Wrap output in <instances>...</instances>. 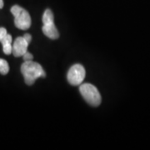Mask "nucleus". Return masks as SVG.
Wrapping results in <instances>:
<instances>
[{
    "label": "nucleus",
    "instance_id": "nucleus-1",
    "mask_svg": "<svg viewBox=\"0 0 150 150\" xmlns=\"http://www.w3.org/2000/svg\"><path fill=\"white\" fill-rule=\"evenodd\" d=\"M21 73L28 85H33L37 79L40 77L44 78L46 76L42 66L33 60L23 62V64L21 65Z\"/></svg>",
    "mask_w": 150,
    "mask_h": 150
},
{
    "label": "nucleus",
    "instance_id": "nucleus-2",
    "mask_svg": "<svg viewBox=\"0 0 150 150\" xmlns=\"http://www.w3.org/2000/svg\"><path fill=\"white\" fill-rule=\"evenodd\" d=\"M79 91L83 98L89 105L93 107H98L100 105L102 98L95 86L90 83L80 84Z\"/></svg>",
    "mask_w": 150,
    "mask_h": 150
},
{
    "label": "nucleus",
    "instance_id": "nucleus-3",
    "mask_svg": "<svg viewBox=\"0 0 150 150\" xmlns=\"http://www.w3.org/2000/svg\"><path fill=\"white\" fill-rule=\"evenodd\" d=\"M11 13L14 16V24L21 30H27L31 26V17L28 12L18 5H14L11 8Z\"/></svg>",
    "mask_w": 150,
    "mask_h": 150
},
{
    "label": "nucleus",
    "instance_id": "nucleus-4",
    "mask_svg": "<svg viewBox=\"0 0 150 150\" xmlns=\"http://www.w3.org/2000/svg\"><path fill=\"white\" fill-rule=\"evenodd\" d=\"M43 23L42 31L44 35L50 39H57L59 37V33L54 24V13L50 9H46L43 13Z\"/></svg>",
    "mask_w": 150,
    "mask_h": 150
},
{
    "label": "nucleus",
    "instance_id": "nucleus-5",
    "mask_svg": "<svg viewBox=\"0 0 150 150\" xmlns=\"http://www.w3.org/2000/svg\"><path fill=\"white\" fill-rule=\"evenodd\" d=\"M85 74L84 67L83 65L77 64L70 68L67 74V79L70 84L78 86L82 84L83 81L85 79Z\"/></svg>",
    "mask_w": 150,
    "mask_h": 150
},
{
    "label": "nucleus",
    "instance_id": "nucleus-6",
    "mask_svg": "<svg viewBox=\"0 0 150 150\" xmlns=\"http://www.w3.org/2000/svg\"><path fill=\"white\" fill-rule=\"evenodd\" d=\"M28 43L25 41L23 37L17 38L12 48V54L15 57H21L27 52Z\"/></svg>",
    "mask_w": 150,
    "mask_h": 150
},
{
    "label": "nucleus",
    "instance_id": "nucleus-7",
    "mask_svg": "<svg viewBox=\"0 0 150 150\" xmlns=\"http://www.w3.org/2000/svg\"><path fill=\"white\" fill-rule=\"evenodd\" d=\"M0 43L3 44V47L10 46L12 43V36L7 33L4 28H0Z\"/></svg>",
    "mask_w": 150,
    "mask_h": 150
},
{
    "label": "nucleus",
    "instance_id": "nucleus-8",
    "mask_svg": "<svg viewBox=\"0 0 150 150\" xmlns=\"http://www.w3.org/2000/svg\"><path fill=\"white\" fill-rule=\"evenodd\" d=\"M9 71V65L8 62L3 59H0V74L6 75Z\"/></svg>",
    "mask_w": 150,
    "mask_h": 150
},
{
    "label": "nucleus",
    "instance_id": "nucleus-9",
    "mask_svg": "<svg viewBox=\"0 0 150 150\" xmlns=\"http://www.w3.org/2000/svg\"><path fill=\"white\" fill-rule=\"evenodd\" d=\"M23 60L24 61H31L33 59V56L32 55V54H30L29 52H26L25 54L23 55Z\"/></svg>",
    "mask_w": 150,
    "mask_h": 150
},
{
    "label": "nucleus",
    "instance_id": "nucleus-10",
    "mask_svg": "<svg viewBox=\"0 0 150 150\" xmlns=\"http://www.w3.org/2000/svg\"><path fill=\"white\" fill-rule=\"evenodd\" d=\"M23 38L25 39V41H26L28 44L31 43L32 37H31V35H30L29 33H25V34H24V36H23Z\"/></svg>",
    "mask_w": 150,
    "mask_h": 150
},
{
    "label": "nucleus",
    "instance_id": "nucleus-11",
    "mask_svg": "<svg viewBox=\"0 0 150 150\" xmlns=\"http://www.w3.org/2000/svg\"><path fill=\"white\" fill-rule=\"evenodd\" d=\"M4 7V0H0V9Z\"/></svg>",
    "mask_w": 150,
    "mask_h": 150
}]
</instances>
